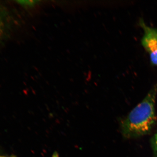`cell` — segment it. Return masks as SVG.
<instances>
[{"label":"cell","instance_id":"cell-1","mask_svg":"<svg viewBox=\"0 0 157 157\" xmlns=\"http://www.w3.org/2000/svg\"><path fill=\"white\" fill-rule=\"evenodd\" d=\"M157 96V82L143 100L130 111L121 122V130L124 137L136 138L150 132L156 120Z\"/></svg>","mask_w":157,"mask_h":157},{"label":"cell","instance_id":"cell-2","mask_svg":"<svg viewBox=\"0 0 157 157\" xmlns=\"http://www.w3.org/2000/svg\"><path fill=\"white\" fill-rule=\"evenodd\" d=\"M139 24L144 32L141 45L148 53L152 64L157 66V29L147 25L143 20H140Z\"/></svg>","mask_w":157,"mask_h":157},{"label":"cell","instance_id":"cell-3","mask_svg":"<svg viewBox=\"0 0 157 157\" xmlns=\"http://www.w3.org/2000/svg\"><path fill=\"white\" fill-rule=\"evenodd\" d=\"M152 145L153 148L155 153L157 157V133L154 135L152 140Z\"/></svg>","mask_w":157,"mask_h":157},{"label":"cell","instance_id":"cell-4","mask_svg":"<svg viewBox=\"0 0 157 157\" xmlns=\"http://www.w3.org/2000/svg\"><path fill=\"white\" fill-rule=\"evenodd\" d=\"M36 1H19L18 2L21 5L26 6H33L36 4Z\"/></svg>","mask_w":157,"mask_h":157},{"label":"cell","instance_id":"cell-5","mask_svg":"<svg viewBox=\"0 0 157 157\" xmlns=\"http://www.w3.org/2000/svg\"><path fill=\"white\" fill-rule=\"evenodd\" d=\"M0 157H8L0 155Z\"/></svg>","mask_w":157,"mask_h":157}]
</instances>
